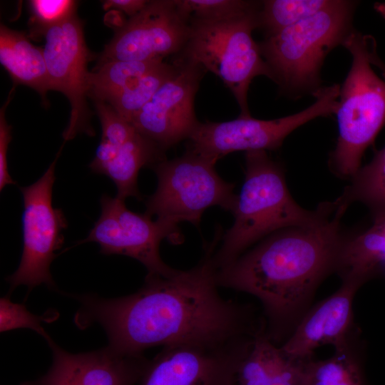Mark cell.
<instances>
[{"mask_svg":"<svg viewBox=\"0 0 385 385\" xmlns=\"http://www.w3.org/2000/svg\"><path fill=\"white\" fill-rule=\"evenodd\" d=\"M217 231L198 264L170 277L148 274L143 286L124 297L75 295L81 306L77 327L97 323L109 346L126 355H142L156 346L213 344L254 337L264 325L248 304L225 299L212 257L221 240Z\"/></svg>","mask_w":385,"mask_h":385,"instance_id":"cell-1","label":"cell"},{"mask_svg":"<svg viewBox=\"0 0 385 385\" xmlns=\"http://www.w3.org/2000/svg\"><path fill=\"white\" fill-rule=\"evenodd\" d=\"M347 207L337 200L317 222L277 231L217 270L219 287L261 302L266 332L275 344L289 336L319 284L334 272L344 235L340 222Z\"/></svg>","mask_w":385,"mask_h":385,"instance_id":"cell-2","label":"cell"},{"mask_svg":"<svg viewBox=\"0 0 385 385\" xmlns=\"http://www.w3.org/2000/svg\"><path fill=\"white\" fill-rule=\"evenodd\" d=\"M245 179L232 214V226L222 234L212 260L217 270L236 260L256 242L280 230L311 225L321 220L333 202L312 211L292 197L282 165L266 150L245 152Z\"/></svg>","mask_w":385,"mask_h":385,"instance_id":"cell-3","label":"cell"},{"mask_svg":"<svg viewBox=\"0 0 385 385\" xmlns=\"http://www.w3.org/2000/svg\"><path fill=\"white\" fill-rule=\"evenodd\" d=\"M342 45L351 53L352 63L339 91V137L330 165L337 175L351 179L385 124V81L371 66L374 44L369 37L352 30Z\"/></svg>","mask_w":385,"mask_h":385,"instance_id":"cell-4","label":"cell"},{"mask_svg":"<svg viewBox=\"0 0 385 385\" xmlns=\"http://www.w3.org/2000/svg\"><path fill=\"white\" fill-rule=\"evenodd\" d=\"M356 2L332 1L317 14L259 43L272 80L289 91L314 88L325 56L352 31Z\"/></svg>","mask_w":385,"mask_h":385,"instance_id":"cell-5","label":"cell"},{"mask_svg":"<svg viewBox=\"0 0 385 385\" xmlns=\"http://www.w3.org/2000/svg\"><path fill=\"white\" fill-rule=\"evenodd\" d=\"M261 4L233 18L218 21L190 20V34L182 58L194 61L220 78L235 96L242 116H250L247 93L252 79H272L252 31L259 27Z\"/></svg>","mask_w":385,"mask_h":385,"instance_id":"cell-6","label":"cell"},{"mask_svg":"<svg viewBox=\"0 0 385 385\" xmlns=\"http://www.w3.org/2000/svg\"><path fill=\"white\" fill-rule=\"evenodd\" d=\"M217 161L188 150L180 157L155 164V192L145 202V214L176 224L198 225L203 212L219 206L233 212L237 200L235 184L220 177Z\"/></svg>","mask_w":385,"mask_h":385,"instance_id":"cell-7","label":"cell"},{"mask_svg":"<svg viewBox=\"0 0 385 385\" xmlns=\"http://www.w3.org/2000/svg\"><path fill=\"white\" fill-rule=\"evenodd\" d=\"M339 91L337 84L317 89L314 93L316 101L309 107L274 120L240 115L225 122H199L188 138V150L216 161L236 151L276 150L299 126L336 113Z\"/></svg>","mask_w":385,"mask_h":385,"instance_id":"cell-8","label":"cell"},{"mask_svg":"<svg viewBox=\"0 0 385 385\" xmlns=\"http://www.w3.org/2000/svg\"><path fill=\"white\" fill-rule=\"evenodd\" d=\"M62 148L38 180L19 188L24 200L23 252L19 267L6 279L10 292L19 285H26L29 292L42 284L56 288L50 266L63 244L62 231L68 227L63 210L52 205L55 168Z\"/></svg>","mask_w":385,"mask_h":385,"instance_id":"cell-9","label":"cell"},{"mask_svg":"<svg viewBox=\"0 0 385 385\" xmlns=\"http://www.w3.org/2000/svg\"><path fill=\"white\" fill-rule=\"evenodd\" d=\"M100 204L99 218L79 243L94 242L99 245L101 254L135 259L147 268L149 274L170 277L178 272L166 265L159 253L163 240L180 242L178 224L158 218L153 220L145 213L128 209L123 200L106 194L101 196Z\"/></svg>","mask_w":385,"mask_h":385,"instance_id":"cell-10","label":"cell"},{"mask_svg":"<svg viewBox=\"0 0 385 385\" xmlns=\"http://www.w3.org/2000/svg\"><path fill=\"white\" fill-rule=\"evenodd\" d=\"M255 336L163 346L148 360L138 385H237L239 368Z\"/></svg>","mask_w":385,"mask_h":385,"instance_id":"cell-11","label":"cell"},{"mask_svg":"<svg viewBox=\"0 0 385 385\" xmlns=\"http://www.w3.org/2000/svg\"><path fill=\"white\" fill-rule=\"evenodd\" d=\"M43 48L51 90L62 93L68 100L71 113L63 133L65 141L79 133L95 135L90 125L87 63L89 51L81 21L76 14L48 29Z\"/></svg>","mask_w":385,"mask_h":385,"instance_id":"cell-12","label":"cell"},{"mask_svg":"<svg viewBox=\"0 0 385 385\" xmlns=\"http://www.w3.org/2000/svg\"><path fill=\"white\" fill-rule=\"evenodd\" d=\"M190 34V21L175 0L148 1L115 32L98 64L111 61L163 60L181 52Z\"/></svg>","mask_w":385,"mask_h":385,"instance_id":"cell-13","label":"cell"},{"mask_svg":"<svg viewBox=\"0 0 385 385\" xmlns=\"http://www.w3.org/2000/svg\"><path fill=\"white\" fill-rule=\"evenodd\" d=\"M176 64L175 73L130 123L163 152L188 139L199 123L194 99L206 70L182 58Z\"/></svg>","mask_w":385,"mask_h":385,"instance_id":"cell-14","label":"cell"},{"mask_svg":"<svg viewBox=\"0 0 385 385\" xmlns=\"http://www.w3.org/2000/svg\"><path fill=\"white\" fill-rule=\"evenodd\" d=\"M53 362L43 376L20 385H135L149 359L126 355L109 346L93 351L72 354L46 340Z\"/></svg>","mask_w":385,"mask_h":385,"instance_id":"cell-15","label":"cell"},{"mask_svg":"<svg viewBox=\"0 0 385 385\" xmlns=\"http://www.w3.org/2000/svg\"><path fill=\"white\" fill-rule=\"evenodd\" d=\"M360 287L342 282L332 294L309 308L280 346L292 359L302 362L313 358L314 351L324 345L335 349L352 341L353 301Z\"/></svg>","mask_w":385,"mask_h":385,"instance_id":"cell-16","label":"cell"},{"mask_svg":"<svg viewBox=\"0 0 385 385\" xmlns=\"http://www.w3.org/2000/svg\"><path fill=\"white\" fill-rule=\"evenodd\" d=\"M334 272L342 282L360 287L374 278L385 279V211L373 213L369 227L343 235Z\"/></svg>","mask_w":385,"mask_h":385,"instance_id":"cell-17","label":"cell"},{"mask_svg":"<svg viewBox=\"0 0 385 385\" xmlns=\"http://www.w3.org/2000/svg\"><path fill=\"white\" fill-rule=\"evenodd\" d=\"M237 385H303L300 362L276 345L265 324L240 364Z\"/></svg>","mask_w":385,"mask_h":385,"instance_id":"cell-18","label":"cell"},{"mask_svg":"<svg viewBox=\"0 0 385 385\" xmlns=\"http://www.w3.org/2000/svg\"><path fill=\"white\" fill-rule=\"evenodd\" d=\"M0 63L15 84L34 89L43 103L51 91L43 48L34 46L26 33L0 26Z\"/></svg>","mask_w":385,"mask_h":385,"instance_id":"cell-19","label":"cell"},{"mask_svg":"<svg viewBox=\"0 0 385 385\" xmlns=\"http://www.w3.org/2000/svg\"><path fill=\"white\" fill-rule=\"evenodd\" d=\"M113 148V158L98 174L106 175L113 181L117 197L123 200L130 197L141 200L137 185L138 173L143 166L153 168L164 160L163 151L138 131L123 144Z\"/></svg>","mask_w":385,"mask_h":385,"instance_id":"cell-20","label":"cell"},{"mask_svg":"<svg viewBox=\"0 0 385 385\" xmlns=\"http://www.w3.org/2000/svg\"><path fill=\"white\" fill-rule=\"evenodd\" d=\"M303 385H366L363 366L353 342L335 349L324 360L313 358L300 362Z\"/></svg>","mask_w":385,"mask_h":385,"instance_id":"cell-21","label":"cell"},{"mask_svg":"<svg viewBox=\"0 0 385 385\" xmlns=\"http://www.w3.org/2000/svg\"><path fill=\"white\" fill-rule=\"evenodd\" d=\"M163 61H111L98 64L88 74V96L95 101L108 103Z\"/></svg>","mask_w":385,"mask_h":385,"instance_id":"cell-22","label":"cell"},{"mask_svg":"<svg viewBox=\"0 0 385 385\" xmlns=\"http://www.w3.org/2000/svg\"><path fill=\"white\" fill-rule=\"evenodd\" d=\"M340 199L348 206L359 201L372 211H385V146L351 178Z\"/></svg>","mask_w":385,"mask_h":385,"instance_id":"cell-23","label":"cell"},{"mask_svg":"<svg viewBox=\"0 0 385 385\" xmlns=\"http://www.w3.org/2000/svg\"><path fill=\"white\" fill-rule=\"evenodd\" d=\"M329 0H267L262 1L259 26L267 36L315 15L331 4Z\"/></svg>","mask_w":385,"mask_h":385,"instance_id":"cell-24","label":"cell"},{"mask_svg":"<svg viewBox=\"0 0 385 385\" xmlns=\"http://www.w3.org/2000/svg\"><path fill=\"white\" fill-rule=\"evenodd\" d=\"M176 68V63L171 65L163 61L108 103L130 123L133 118L175 73Z\"/></svg>","mask_w":385,"mask_h":385,"instance_id":"cell-25","label":"cell"},{"mask_svg":"<svg viewBox=\"0 0 385 385\" xmlns=\"http://www.w3.org/2000/svg\"><path fill=\"white\" fill-rule=\"evenodd\" d=\"M180 12L189 21H218L249 11L260 3L242 0H175Z\"/></svg>","mask_w":385,"mask_h":385,"instance_id":"cell-26","label":"cell"},{"mask_svg":"<svg viewBox=\"0 0 385 385\" xmlns=\"http://www.w3.org/2000/svg\"><path fill=\"white\" fill-rule=\"evenodd\" d=\"M58 313L54 309L48 310L41 316L35 315L28 311L23 304L12 302L9 295L0 299V331L1 332L18 328H28L35 331L46 340L50 336L42 327V322H51L56 319Z\"/></svg>","mask_w":385,"mask_h":385,"instance_id":"cell-27","label":"cell"},{"mask_svg":"<svg viewBox=\"0 0 385 385\" xmlns=\"http://www.w3.org/2000/svg\"><path fill=\"white\" fill-rule=\"evenodd\" d=\"M29 4L35 33L43 34L50 27L76 14L77 7V2L72 0H31Z\"/></svg>","mask_w":385,"mask_h":385,"instance_id":"cell-28","label":"cell"},{"mask_svg":"<svg viewBox=\"0 0 385 385\" xmlns=\"http://www.w3.org/2000/svg\"><path fill=\"white\" fill-rule=\"evenodd\" d=\"M96 108L102 128L101 140L118 147L137 133L133 126L108 103L96 101Z\"/></svg>","mask_w":385,"mask_h":385,"instance_id":"cell-29","label":"cell"},{"mask_svg":"<svg viewBox=\"0 0 385 385\" xmlns=\"http://www.w3.org/2000/svg\"><path fill=\"white\" fill-rule=\"evenodd\" d=\"M14 91L11 90L5 103L0 111V190L7 185H14L15 181L11 178L8 168L7 153L9 145L11 140V127L7 123L5 117L6 109L11 99V95Z\"/></svg>","mask_w":385,"mask_h":385,"instance_id":"cell-30","label":"cell"},{"mask_svg":"<svg viewBox=\"0 0 385 385\" xmlns=\"http://www.w3.org/2000/svg\"><path fill=\"white\" fill-rule=\"evenodd\" d=\"M145 0H108L103 1V9L108 10L114 9L123 12L129 18L140 12L147 4Z\"/></svg>","mask_w":385,"mask_h":385,"instance_id":"cell-31","label":"cell"},{"mask_svg":"<svg viewBox=\"0 0 385 385\" xmlns=\"http://www.w3.org/2000/svg\"><path fill=\"white\" fill-rule=\"evenodd\" d=\"M374 9L380 14L384 18H385V4L384 3H376L374 6Z\"/></svg>","mask_w":385,"mask_h":385,"instance_id":"cell-32","label":"cell"},{"mask_svg":"<svg viewBox=\"0 0 385 385\" xmlns=\"http://www.w3.org/2000/svg\"><path fill=\"white\" fill-rule=\"evenodd\" d=\"M378 65H379L378 66L381 69L382 73L385 78V65L382 64V63L381 62L379 63Z\"/></svg>","mask_w":385,"mask_h":385,"instance_id":"cell-33","label":"cell"},{"mask_svg":"<svg viewBox=\"0 0 385 385\" xmlns=\"http://www.w3.org/2000/svg\"></svg>","mask_w":385,"mask_h":385,"instance_id":"cell-34","label":"cell"}]
</instances>
